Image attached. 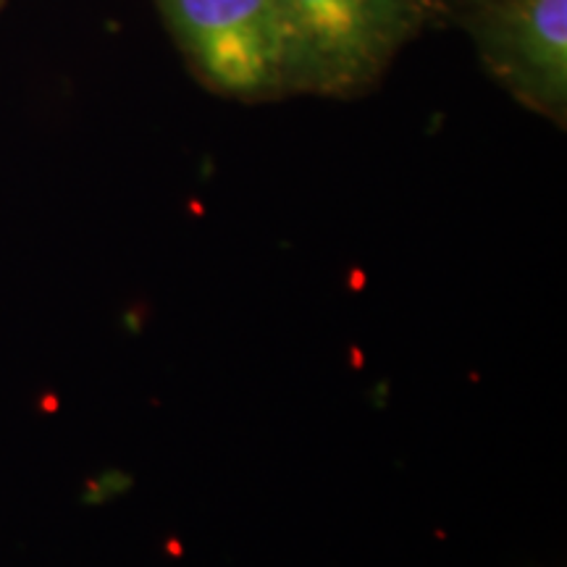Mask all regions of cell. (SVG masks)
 Listing matches in <instances>:
<instances>
[{
    "mask_svg": "<svg viewBox=\"0 0 567 567\" xmlns=\"http://www.w3.org/2000/svg\"><path fill=\"white\" fill-rule=\"evenodd\" d=\"M182 48L213 87L260 97L287 84L276 0H155Z\"/></svg>",
    "mask_w": 567,
    "mask_h": 567,
    "instance_id": "2",
    "label": "cell"
},
{
    "mask_svg": "<svg viewBox=\"0 0 567 567\" xmlns=\"http://www.w3.org/2000/svg\"><path fill=\"white\" fill-rule=\"evenodd\" d=\"M494 66L536 105L563 109L567 92V0H505L488 19Z\"/></svg>",
    "mask_w": 567,
    "mask_h": 567,
    "instance_id": "3",
    "label": "cell"
},
{
    "mask_svg": "<svg viewBox=\"0 0 567 567\" xmlns=\"http://www.w3.org/2000/svg\"><path fill=\"white\" fill-rule=\"evenodd\" d=\"M287 84L344 92L384 66L408 27V0H276Z\"/></svg>",
    "mask_w": 567,
    "mask_h": 567,
    "instance_id": "1",
    "label": "cell"
}]
</instances>
